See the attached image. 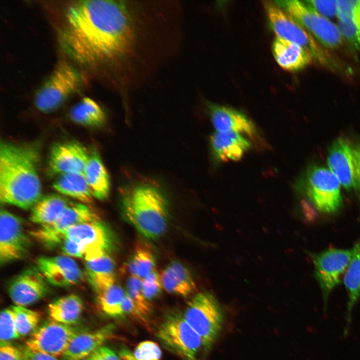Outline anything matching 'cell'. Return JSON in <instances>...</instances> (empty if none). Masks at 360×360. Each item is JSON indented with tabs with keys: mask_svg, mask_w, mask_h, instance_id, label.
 <instances>
[{
	"mask_svg": "<svg viewBox=\"0 0 360 360\" xmlns=\"http://www.w3.org/2000/svg\"><path fill=\"white\" fill-rule=\"evenodd\" d=\"M123 217L145 237L156 239L166 231L168 204L160 188L148 184H134L120 192Z\"/></svg>",
	"mask_w": 360,
	"mask_h": 360,
	"instance_id": "obj_3",
	"label": "cell"
},
{
	"mask_svg": "<svg viewBox=\"0 0 360 360\" xmlns=\"http://www.w3.org/2000/svg\"><path fill=\"white\" fill-rule=\"evenodd\" d=\"M126 294L145 320L151 312V306L143 294L142 280L137 276H130L126 282Z\"/></svg>",
	"mask_w": 360,
	"mask_h": 360,
	"instance_id": "obj_34",
	"label": "cell"
},
{
	"mask_svg": "<svg viewBox=\"0 0 360 360\" xmlns=\"http://www.w3.org/2000/svg\"><path fill=\"white\" fill-rule=\"evenodd\" d=\"M19 337L12 308L4 309L1 312L0 316V342H8Z\"/></svg>",
	"mask_w": 360,
	"mask_h": 360,
	"instance_id": "obj_35",
	"label": "cell"
},
{
	"mask_svg": "<svg viewBox=\"0 0 360 360\" xmlns=\"http://www.w3.org/2000/svg\"><path fill=\"white\" fill-rule=\"evenodd\" d=\"M94 292L103 312L111 316H123L122 307L126 292L120 286L115 282Z\"/></svg>",
	"mask_w": 360,
	"mask_h": 360,
	"instance_id": "obj_32",
	"label": "cell"
},
{
	"mask_svg": "<svg viewBox=\"0 0 360 360\" xmlns=\"http://www.w3.org/2000/svg\"><path fill=\"white\" fill-rule=\"evenodd\" d=\"M83 309L82 300L74 294L60 298L48 306V314L53 320L70 326L79 320Z\"/></svg>",
	"mask_w": 360,
	"mask_h": 360,
	"instance_id": "obj_27",
	"label": "cell"
},
{
	"mask_svg": "<svg viewBox=\"0 0 360 360\" xmlns=\"http://www.w3.org/2000/svg\"><path fill=\"white\" fill-rule=\"evenodd\" d=\"M120 360H136L131 352L126 348H122L120 352Z\"/></svg>",
	"mask_w": 360,
	"mask_h": 360,
	"instance_id": "obj_44",
	"label": "cell"
},
{
	"mask_svg": "<svg viewBox=\"0 0 360 360\" xmlns=\"http://www.w3.org/2000/svg\"><path fill=\"white\" fill-rule=\"evenodd\" d=\"M352 257L344 274V284L348 293V301L345 316L344 336L350 331L353 309L360 297V240L352 248Z\"/></svg>",
	"mask_w": 360,
	"mask_h": 360,
	"instance_id": "obj_23",
	"label": "cell"
},
{
	"mask_svg": "<svg viewBox=\"0 0 360 360\" xmlns=\"http://www.w3.org/2000/svg\"><path fill=\"white\" fill-rule=\"evenodd\" d=\"M208 108L216 132L242 134L254 140L258 136L255 124L244 113L228 106L212 104H208Z\"/></svg>",
	"mask_w": 360,
	"mask_h": 360,
	"instance_id": "obj_19",
	"label": "cell"
},
{
	"mask_svg": "<svg viewBox=\"0 0 360 360\" xmlns=\"http://www.w3.org/2000/svg\"><path fill=\"white\" fill-rule=\"evenodd\" d=\"M82 82L76 68L60 61L37 90L34 98L36 108L43 112L56 110L80 88Z\"/></svg>",
	"mask_w": 360,
	"mask_h": 360,
	"instance_id": "obj_5",
	"label": "cell"
},
{
	"mask_svg": "<svg viewBox=\"0 0 360 360\" xmlns=\"http://www.w3.org/2000/svg\"><path fill=\"white\" fill-rule=\"evenodd\" d=\"M26 360H58L51 355L32 350L27 347L24 349Z\"/></svg>",
	"mask_w": 360,
	"mask_h": 360,
	"instance_id": "obj_43",
	"label": "cell"
},
{
	"mask_svg": "<svg viewBox=\"0 0 360 360\" xmlns=\"http://www.w3.org/2000/svg\"><path fill=\"white\" fill-rule=\"evenodd\" d=\"M275 2L327 48H336L342 42L336 26L309 7L304 1L277 0Z\"/></svg>",
	"mask_w": 360,
	"mask_h": 360,
	"instance_id": "obj_9",
	"label": "cell"
},
{
	"mask_svg": "<svg viewBox=\"0 0 360 360\" xmlns=\"http://www.w3.org/2000/svg\"><path fill=\"white\" fill-rule=\"evenodd\" d=\"M184 318L208 348L218 336L223 314L216 298L206 292L196 294L188 302Z\"/></svg>",
	"mask_w": 360,
	"mask_h": 360,
	"instance_id": "obj_6",
	"label": "cell"
},
{
	"mask_svg": "<svg viewBox=\"0 0 360 360\" xmlns=\"http://www.w3.org/2000/svg\"><path fill=\"white\" fill-rule=\"evenodd\" d=\"M157 336L167 348L184 360H197L202 348H207L200 336L179 314L168 316L160 325Z\"/></svg>",
	"mask_w": 360,
	"mask_h": 360,
	"instance_id": "obj_10",
	"label": "cell"
},
{
	"mask_svg": "<svg viewBox=\"0 0 360 360\" xmlns=\"http://www.w3.org/2000/svg\"><path fill=\"white\" fill-rule=\"evenodd\" d=\"M47 282L38 268H28L10 282L8 288V294L16 306H28L48 294Z\"/></svg>",
	"mask_w": 360,
	"mask_h": 360,
	"instance_id": "obj_17",
	"label": "cell"
},
{
	"mask_svg": "<svg viewBox=\"0 0 360 360\" xmlns=\"http://www.w3.org/2000/svg\"><path fill=\"white\" fill-rule=\"evenodd\" d=\"M0 360H26L25 350H21L8 342H0Z\"/></svg>",
	"mask_w": 360,
	"mask_h": 360,
	"instance_id": "obj_40",
	"label": "cell"
},
{
	"mask_svg": "<svg viewBox=\"0 0 360 360\" xmlns=\"http://www.w3.org/2000/svg\"><path fill=\"white\" fill-rule=\"evenodd\" d=\"M37 268L46 282L54 286H72L78 283L82 278V272L76 262L65 256L40 257Z\"/></svg>",
	"mask_w": 360,
	"mask_h": 360,
	"instance_id": "obj_18",
	"label": "cell"
},
{
	"mask_svg": "<svg viewBox=\"0 0 360 360\" xmlns=\"http://www.w3.org/2000/svg\"><path fill=\"white\" fill-rule=\"evenodd\" d=\"M133 355L136 360H160L162 351L156 343L146 340L138 344Z\"/></svg>",
	"mask_w": 360,
	"mask_h": 360,
	"instance_id": "obj_38",
	"label": "cell"
},
{
	"mask_svg": "<svg viewBox=\"0 0 360 360\" xmlns=\"http://www.w3.org/2000/svg\"><path fill=\"white\" fill-rule=\"evenodd\" d=\"M273 56L284 70H300L314 60L311 54L298 44L276 36L272 44Z\"/></svg>",
	"mask_w": 360,
	"mask_h": 360,
	"instance_id": "obj_22",
	"label": "cell"
},
{
	"mask_svg": "<svg viewBox=\"0 0 360 360\" xmlns=\"http://www.w3.org/2000/svg\"><path fill=\"white\" fill-rule=\"evenodd\" d=\"M84 175L94 197L104 200L109 195L110 180L100 154L96 150L90 154Z\"/></svg>",
	"mask_w": 360,
	"mask_h": 360,
	"instance_id": "obj_25",
	"label": "cell"
},
{
	"mask_svg": "<svg viewBox=\"0 0 360 360\" xmlns=\"http://www.w3.org/2000/svg\"><path fill=\"white\" fill-rule=\"evenodd\" d=\"M160 275L156 269L150 272L142 280V293L148 300L158 296L162 289Z\"/></svg>",
	"mask_w": 360,
	"mask_h": 360,
	"instance_id": "obj_37",
	"label": "cell"
},
{
	"mask_svg": "<svg viewBox=\"0 0 360 360\" xmlns=\"http://www.w3.org/2000/svg\"><path fill=\"white\" fill-rule=\"evenodd\" d=\"M69 116L75 123L88 127L102 126L106 120L103 109L94 100L85 97L73 106Z\"/></svg>",
	"mask_w": 360,
	"mask_h": 360,
	"instance_id": "obj_30",
	"label": "cell"
},
{
	"mask_svg": "<svg viewBox=\"0 0 360 360\" xmlns=\"http://www.w3.org/2000/svg\"><path fill=\"white\" fill-rule=\"evenodd\" d=\"M212 154L220 162L238 160L251 148V143L242 134L216 132L210 138Z\"/></svg>",
	"mask_w": 360,
	"mask_h": 360,
	"instance_id": "obj_21",
	"label": "cell"
},
{
	"mask_svg": "<svg viewBox=\"0 0 360 360\" xmlns=\"http://www.w3.org/2000/svg\"><path fill=\"white\" fill-rule=\"evenodd\" d=\"M142 6L124 0L74 2L64 13L60 44L78 63L125 70L141 44Z\"/></svg>",
	"mask_w": 360,
	"mask_h": 360,
	"instance_id": "obj_1",
	"label": "cell"
},
{
	"mask_svg": "<svg viewBox=\"0 0 360 360\" xmlns=\"http://www.w3.org/2000/svg\"><path fill=\"white\" fill-rule=\"evenodd\" d=\"M54 188L64 195L73 198L84 204H91L93 196L84 174L68 173L59 175Z\"/></svg>",
	"mask_w": 360,
	"mask_h": 360,
	"instance_id": "obj_28",
	"label": "cell"
},
{
	"mask_svg": "<svg viewBox=\"0 0 360 360\" xmlns=\"http://www.w3.org/2000/svg\"><path fill=\"white\" fill-rule=\"evenodd\" d=\"M90 152L75 141L57 144L52 148L48 158V170L53 174L81 173L84 172Z\"/></svg>",
	"mask_w": 360,
	"mask_h": 360,
	"instance_id": "obj_16",
	"label": "cell"
},
{
	"mask_svg": "<svg viewBox=\"0 0 360 360\" xmlns=\"http://www.w3.org/2000/svg\"><path fill=\"white\" fill-rule=\"evenodd\" d=\"M84 360H120V358L112 349L102 346Z\"/></svg>",
	"mask_w": 360,
	"mask_h": 360,
	"instance_id": "obj_41",
	"label": "cell"
},
{
	"mask_svg": "<svg viewBox=\"0 0 360 360\" xmlns=\"http://www.w3.org/2000/svg\"><path fill=\"white\" fill-rule=\"evenodd\" d=\"M64 238L68 239L80 246L85 260L110 254L116 246L114 232L100 219L71 227L64 234Z\"/></svg>",
	"mask_w": 360,
	"mask_h": 360,
	"instance_id": "obj_11",
	"label": "cell"
},
{
	"mask_svg": "<svg viewBox=\"0 0 360 360\" xmlns=\"http://www.w3.org/2000/svg\"><path fill=\"white\" fill-rule=\"evenodd\" d=\"M114 328V324H108L94 330L79 332L70 342L62 360H84L110 338Z\"/></svg>",
	"mask_w": 360,
	"mask_h": 360,
	"instance_id": "obj_20",
	"label": "cell"
},
{
	"mask_svg": "<svg viewBox=\"0 0 360 360\" xmlns=\"http://www.w3.org/2000/svg\"><path fill=\"white\" fill-rule=\"evenodd\" d=\"M68 204L64 198L57 194L42 197L32 208L30 220L40 226L52 223L60 216Z\"/></svg>",
	"mask_w": 360,
	"mask_h": 360,
	"instance_id": "obj_29",
	"label": "cell"
},
{
	"mask_svg": "<svg viewBox=\"0 0 360 360\" xmlns=\"http://www.w3.org/2000/svg\"><path fill=\"white\" fill-rule=\"evenodd\" d=\"M99 219L98 214L86 204L69 203L56 220L49 224L40 226L30 233L44 246L52 248L60 245L64 234L71 227Z\"/></svg>",
	"mask_w": 360,
	"mask_h": 360,
	"instance_id": "obj_13",
	"label": "cell"
},
{
	"mask_svg": "<svg viewBox=\"0 0 360 360\" xmlns=\"http://www.w3.org/2000/svg\"><path fill=\"white\" fill-rule=\"evenodd\" d=\"M340 183L329 169L312 166L306 171L304 178L306 192L313 205L320 212L332 214L342 204Z\"/></svg>",
	"mask_w": 360,
	"mask_h": 360,
	"instance_id": "obj_8",
	"label": "cell"
},
{
	"mask_svg": "<svg viewBox=\"0 0 360 360\" xmlns=\"http://www.w3.org/2000/svg\"><path fill=\"white\" fill-rule=\"evenodd\" d=\"M21 220L2 209L0 214V264L4 265L24 258L30 242L24 232Z\"/></svg>",
	"mask_w": 360,
	"mask_h": 360,
	"instance_id": "obj_14",
	"label": "cell"
},
{
	"mask_svg": "<svg viewBox=\"0 0 360 360\" xmlns=\"http://www.w3.org/2000/svg\"><path fill=\"white\" fill-rule=\"evenodd\" d=\"M85 261L88 280L94 292L116 282L115 262L110 254Z\"/></svg>",
	"mask_w": 360,
	"mask_h": 360,
	"instance_id": "obj_26",
	"label": "cell"
},
{
	"mask_svg": "<svg viewBox=\"0 0 360 360\" xmlns=\"http://www.w3.org/2000/svg\"><path fill=\"white\" fill-rule=\"evenodd\" d=\"M352 249L330 248L311 254L314 276L322 291L324 310L327 308L328 298L340 284L352 257Z\"/></svg>",
	"mask_w": 360,
	"mask_h": 360,
	"instance_id": "obj_12",
	"label": "cell"
},
{
	"mask_svg": "<svg viewBox=\"0 0 360 360\" xmlns=\"http://www.w3.org/2000/svg\"><path fill=\"white\" fill-rule=\"evenodd\" d=\"M60 247L63 253L67 256L84 258V254L80 246L68 239H64Z\"/></svg>",
	"mask_w": 360,
	"mask_h": 360,
	"instance_id": "obj_42",
	"label": "cell"
},
{
	"mask_svg": "<svg viewBox=\"0 0 360 360\" xmlns=\"http://www.w3.org/2000/svg\"><path fill=\"white\" fill-rule=\"evenodd\" d=\"M264 7L270 26L278 37L296 44L308 52L313 60L332 69L335 60L299 22L276 2L264 1Z\"/></svg>",
	"mask_w": 360,
	"mask_h": 360,
	"instance_id": "obj_4",
	"label": "cell"
},
{
	"mask_svg": "<svg viewBox=\"0 0 360 360\" xmlns=\"http://www.w3.org/2000/svg\"><path fill=\"white\" fill-rule=\"evenodd\" d=\"M155 266L156 258L152 249L147 244H140L122 269L124 274L142 280L155 269Z\"/></svg>",
	"mask_w": 360,
	"mask_h": 360,
	"instance_id": "obj_31",
	"label": "cell"
},
{
	"mask_svg": "<svg viewBox=\"0 0 360 360\" xmlns=\"http://www.w3.org/2000/svg\"><path fill=\"white\" fill-rule=\"evenodd\" d=\"M78 332L72 326L53 320L47 322L32 333L26 342V347L56 358L62 356Z\"/></svg>",
	"mask_w": 360,
	"mask_h": 360,
	"instance_id": "obj_15",
	"label": "cell"
},
{
	"mask_svg": "<svg viewBox=\"0 0 360 360\" xmlns=\"http://www.w3.org/2000/svg\"><path fill=\"white\" fill-rule=\"evenodd\" d=\"M327 162L341 185L348 190H360V140L337 138L329 148Z\"/></svg>",
	"mask_w": 360,
	"mask_h": 360,
	"instance_id": "obj_7",
	"label": "cell"
},
{
	"mask_svg": "<svg viewBox=\"0 0 360 360\" xmlns=\"http://www.w3.org/2000/svg\"><path fill=\"white\" fill-rule=\"evenodd\" d=\"M40 150L36 144L2 142L0 146V200L24 210L42 198L38 174Z\"/></svg>",
	"mask_w": 360,
	"mask_h": 360,
	"instance_id": "obj_2",
	"label": "cell"
},
{
	"mask_svg": "<svg viewBox=\"0 0 360 360\" xmlns=\"http://www.w3.org/2000/svg\"><path fill=\"white\" fill-rule=\"evenodd\" d=\"M160 277L163 288L172 294L187 296L196 288L188 270L178 261L172 262L162 272Z\"/></svg>",
	"mask_w": 360,
	"mask_h": 360,
	"instance_id": "obj_24",
	"label": "cell"
},
{
	"mask_svg": "<svg viewBox=\"0 0 360 360\" xmlns=\"http://www.w3.org/2000/svg\"><path fill=\"white\" fill-rule=\"evenodd\" d=\"M309 7L321 15L332 18L337 16L338 10V0H310L304 2Z\"/></svg>",
	"mask_w": 360,
	"mask_h": 360,
	"instance_id": "obj_39",
	"label": "cell"
},
{
	"mask_svg": "<svg viewBox=\"0 0 360 360\" xmlns=\"http://www.w3.org/2000/svg\"><path fill=\"white\" fill-rule=\"evenodd\" d=\"M337 16L360 26V0H338Z\"/></svg>",
	"mask_w": 360,
	"mask_h": 360,
	"instance_id": "obj_36",
	"label": "cell"
},
{
	"mask_svg": "<svg viewBox=\"0 0 360 360\" xmlns=\"http://www.w3.org/2000/svg\"><path fill=\"white\" fill-rule=\"evenodd\" d=\"M17 331L20 336H24L36 330L41 318L38 312L24 306H12Z\"/></svg>",
	"mask_w": 360,
	"mask_h": 360,
	"instance_id": "obj_33",
	"label": "cell"
}]
</instances>
